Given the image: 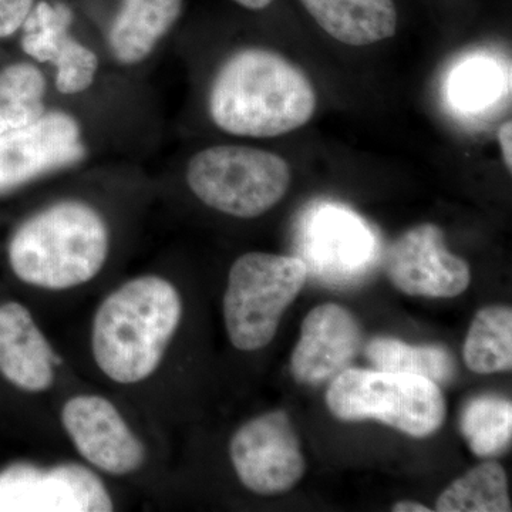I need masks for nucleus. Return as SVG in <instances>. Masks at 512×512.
Masks as SVG:
<instances>
[{
  "label": "nucleus",
  "instance_id": "obj_1",
  "mask_svg": "<svg viewBox=\"0 0 512 512\" xmlns=\"http://www.w3.org/2000/svg\"><path fill=\"white\" fill-rule=\"evenodd\" d=\"M207 106L214 126L229 136L279 137L312 119L316 92L291 60L264 47H245L215 73Z\"/></svg>",
  "mask_w": 512,
  "mask_h": 512
},
{
  "label": "nucleus",
  "instance_id": "obj_2",
  "mask_svg": "<svg viewBox=\"0 0 512 512\" xmlns=\"http://www.w3.org/2000/svg\"><path fill=\"white\" fill-rule=\"evenodd\" d=\"M183 316V301L170 281L138 276L110 293L93 320L92 349L113 382L136 384L160 366Z\"/></svg>",
  "mask_w": 512,
  "mask_h": 512
},
{
  "label": "nucleus",
  "instance_id": "obj_3",
  "mask_svg": "<svg viewBox=\"0 0 512 512\" xmlns=\"http://www.w3.org/2000/svg\"><path fill=\"white\" fill-rule=\"evenodd\" d=\"M110 252V228L96 207L60 200L30 215L9 242V264L25 284L64 291L92 281Z\"/></svg>",
  "mask_w": 512,
  "mask_h": 512
},
{
  "label": "nucleus",
  "instance_id": "obj_4",
  "mask_svg": "<svg viewBox=\"0 0 512 512\" xmlns=\"http://www.w3.org/2000/svg\"><path fill=\"white\" fill-rule=\"evenodd\" d=\"M291 180L284 158L238 144L202 148L185 168L188 188L202 204L242 220L261 217L274 208Z\"/></svg>",
  "mask_w": 512,
  "mask_h": 512
},
{
  "label": "nucleus",
  "instance_id": "obj_5",
  "mask_svg": "<svg viewBox=\"0 0 512 512\" xmlns=\"http://www.w3.org/2000/svg\"><path fill=\"white\" fill-rule=\"evenodd\" d=\"M326 404L336 419L382 421L416 439L436 433L447 414L439 384L426 377L353 367L332 380Z\"/></svg>",
  "mask_w": 512,
  "mask_h": 512
},
{
  "label": "nucleus",
  "instance_id": "obj_6",
  "mask_svg": "<svg viewBox=\"0 0 512 512\" xmlns=\"http://www.w3.org/2000/svg\"><path fill=\"white\" fill-rule=\"evenodd\" d=\"M308 266L295 256L248 252L229 269L224 320L232 346L254 352L275 338L282 316L298 298Z\"/></svg>",
  "mask_w": 512,
  "mask_h": 512
},
{
  "label": "nucleus",
  "instance_id": "obj_7",
  "mask_svg": "<svg viewBox=\"0 0 512 512\" xmlns=\"http://www.w3.org/2000/svg\"><path fill=\"white\" fill-rule=\"evenodd\" d=\"M87 153L80 120L69 111L47 109L28 126L0 136V195L76 167Z\"/></svg>",
  "mask_w": 512,
  "mask_h": 512
},
{
  "label": "nucleus",
  "instance_id": "obj_8",
  "mask_svg": "<svg viewBox=\"0 0 512 512\" xmlns=\"http://www.w3.org/2000/svg\"><path fill=\"white\" fill-rule=\"evenodd\" d=\"M239 481L252 493L284 494L305 474L301 441L288 414H262L239 427L229 443Z\"/></svg>",
  "mask_w": 512,
  "mask_h": 512
},
{
  "label": "nucleus",
  "instance_id": "obj_9",
  "mask_svg": "<svg viewBox=\"0 0 512 512\" xmlns=\"http://www.w3.org/2000/svg\"><path fill=\"white\" fill-rule=\"evenodd\" d=\"M111 510L113 501L100 478L79 464L49 470L20 464L0 474V511Z\"/></svg>",
  "mask_w": 512,
  "mask_h": 512
},
{
  "label": "nucleus",
  "instance_id": "obj_10",
  "mask_svg": "<svg viewBox=\"0 0 512 512\" xmlns=\"http://www.w3.org/2000/svg\"><path fill=\"white\" fill-rule=\"evenodd\" d=\"M386 274L399 291L427 298H456L471 282L470 265L448 251L434 224L417 225L393 242Z\"/></svg>",
  "mask_w": 512,
  "mask_h": 512
},
{
  "label": "nucleus",
  "instance_id": "obj_11",
  "mask_svg": "<svg viewBox=\"0 0 512 512\" xmlns=\"http://www.w3.org/2000/svg\"><path fill=\"white\" fill-rule=\"evenodd\" d=\"M64 430L80 456L111 476H126L143 467L146 448L113 403L94 394L67 400Z\"/></svg>",
  "mask_w": 512,
  "mask_h": 512
},
{
  "label": "nucleus",
  "instance_id": "obj_12",
  "mask_svg": "<svg viewBox=\"0 0 512 512\" xmlns=\"http://www.w3.org/2000/svg\"><path fill=\"white\" fill-rule=\"evenodd\" d=\"M362 343L355 316L336 303L316 306L303 320L301 338L291 357V372L299 384L320 386L352 362Z\"/></svg>",
  "mask_w": 512,
  "mask_h": 512
},
{
  "label": "nucleus",
  "instance_id": "obj_13",
  "mask_svg": "<svg viewBox=\"0 0 512 512\" xmlns=\"http://www.w3.org/2000/svg\"><path fill=\"white\" fill-rule=\"evenodd\" d=\"M59 357L25 306L0 305V373L19 389L42 393L55 383Z\"/></svg>",
  "mask_w": 512,
  "mask_h": 512
},
{
  "label": "nucleus",
  "instance_id": "obj_14",
  "mask_svg": "<svg viewBox=\"0 0 512 512\" xmlns=\"http://www.w3.org/2000/svg\"><path fill=\"white\" fill-rule=\"evenodd\" d=\"M184 0H121L107 32V47L121 67L146 62L183 15Z\"/></svg>",
  "mask_w": 512,
  "mask_h": 512
},
{
  "label": "nucleus",
  "instance_id": "obj_15",
  "mask_svg": "<svg viewBox=\"0 0 512 512\" xmlns=\"http://www.w3.org/2000/svg\"><path fill=\"white\" fill-rule=\"evenodd\" d=\"M329 36L349 46H369L396 35L394 0H301Z\"/></svg>",
  "mask_w": 512,
  "mask_h": 512
},
{
  "label": "nucleus",
  "instance_id": "obj_16",
  "mask_svg": "<svg viewBox=\"0 0 512 512\" xmlns=\"http://www.w3.org/2000/svg\"><path fill=\"white\" fill-rule=\"evenodd\" d=\"M468 369L478 375L510 372L512 367V311L510 306H487L468 329L463 349Z\"/></svg>",
  "mask_w": 512,
  "mask_h": 512
},
{
  "label": "nucleus",
  "instance_id": "obj_17",
  "mask_svg": "<svg viewBox=\"0 0 512 512\" xmlns=\"http://www.w3.org/2000/svg\"><path fill=\"white\" fill-rule=\"evenodd\" d=\"M49 82L35 62H16L0 70V136L28 126L46 113Z\"/></svg>",
  "mask_w": 512,
  "mask_h": 512
},
{
  "label": "nucleus",
  "instance_id": "obj_18",
  "mask_svg": "<svg viewBox=\"0 0 512 512\" xmlns=\"http://www.w3.org/2000/svg\"><path fill=\"white\" fill-rule=\"evenodd\" d=\"M366 356L377 370L409 373L434 383H447L456 375V360L441 345H409L402 340L375 338L366 346Z\"/></svg>",
  "mask_w": 512,
  "mask_h": 512
},
{
  "label": "nucleus",
  "instance_id": "obj_19",
  "mask_svg": "<svg viewBox=\"0 0 512 512\" xmlns=\"http://www.w3.org/2000/svg\"><path fill=\"white\" fill-rule=\"evenodd\" d=\"M507 474L497 461H485L448 485L436 501L439 512H510Z\"/></svg>",
  "mask_w": 512,
  "mask_h": 512
},
{
  "label": "nucleus",
  "instance_id": "obj_20",
  "mask_svg": "<svg viewBox=\"0 0 512 512\" xmlns=\"http://www.w3.org/2000/svg\"><path fill=\"white\" fill-rule=\"evenodd\" d=\"M460 430L477 457L501 456L512 440L510 400L495 396L470 400L461 412Z\"/></svg>",
  "mask_w": 512,
  "mask_h": 512
},
{
  "label": "nucleus",
  "instance_id": "obj_21",
  "mask_svg": "<svg viewBox=\"0 0 512 512\" xmlns=\"http://www.w3.org/2000/svg\"><path fill=\"white\" fill-rule=\"evenodd\" d=\"M73 19L66 3L36 2L20 29L23 53L37 64L52 62L64 40L72 36Z\"/></svg>",
  "mask_w": 512,
  "mask_h": 512
},
{
  "label": "nucleus",
  "instance_id": "obj_22",
  "mask_svg": "<svg viewBox=\"0 0 512 512\" xmlns=\"http://www.w3.org/2000/svg\"><path fill=\"white\" fill-rule=\"evenodd\" d=\"M53 84L62 96H80L89 92L100 72V57L92 47L69 36L53 57Z\"/></svg>",
  "mask_w": 512,
  "mask_h": 512
},
{
  "label": "nucleus",
  "instance_id": "obj_23",
  "mask_svg": "<svg viewBox=\"0 0 512 512\" xmlns=\"http://www.w3.org/2000/svg\"><path fill=\"white\" fill-rule=\"evenodd\" d=\"M36 0H0V40L16 35Z\"/></svg>",
  "mask_w": 512,
  "mask_h": 512
},
{
  "label": "nucleus",
  "instance_id": "obj_24",
  "mask_svg": "<svg viewBox=\"0 0 512 512\" xmlns=\"http://www.w3.org/2000/svg\"><path fill=\"white\" fill-rule=\"evenodd\" d=\"M491 82H493V74L477 69L463 77V84L458 86V92L466 103L483 101L485 94L493 89Z\"/></svg>",
  "mask_w": 512,
  "mask_h": 512
},
{
  "label": "nucleus",
  "instance_id": "obj_25",
  "mask_svg": "<svg viewBox=\"0 0 512 512\" xmlns=\"http://www.w3.org/2000/svg\"><path fill=\"white\" fill-rule=\"evenodd\" d=\"M498 144H500L503 160L507 165L508 171L512 170V123L508 120L503 126L498 128Z\"/></svg>",
  "mask_w": 512,
  "mask_h": 512
},
{
  "label": "nucleus",
  "instance_id": "obj_26",
  "mask_svg": "<svg viewBox=\"0 0 512 512\" xmlns=\"http://www.w3.org/2000/svg\"><path fill=\"white\" fill-rule=\"evenodd\" d=\"M394 512H430L431 508L426 505L416 503V501H400L392 507Z\"/></svg>",
  "mask_w": 512,
  "mask_h": 512
},
{
  "label": "nucleus",
  "instance_id": "obj_27",
  "mask_svg": "<svg viewBox=\"0 0 512 512\" xmlns=\"http://www.w3.org/2000/svg\"><path fill=\"white\" fill-rule=\"evenodd\" d=\"M234 2L248 10H264L269 8L274 0H234Z\"/></svg>",
  "mask_w": 512,
  "mask_h": 512
}]
</instances>
